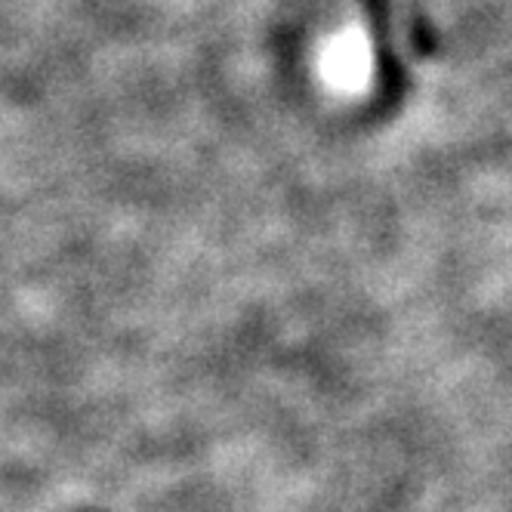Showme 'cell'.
I'll use <instances>...</instances> for the list:
<instances>
[{
    "label": "cell",
    "instance_id": "6da1fadb",
    "mask_svg": "<svg viewBox=\"0 0 512 512\" xmlns=\"http://www.w3.org/2000/svg\"><path fill=\"white\" fill-rule=\"evenodd\" d=\"M324 78L331 81L337 90H352L361 87L371 75V47L361 28H343L337 38L327 44L324 53Z\"/></svg>",
    "mask_w": 512,
    "mask_h": 512
}]
</instances>
